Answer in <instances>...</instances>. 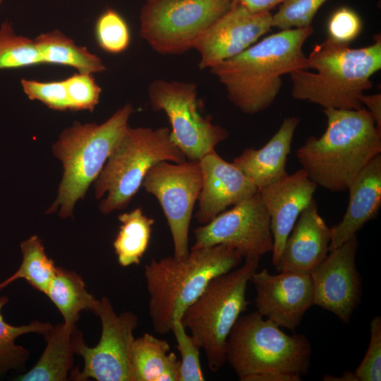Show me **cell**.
<instances>
[{"label":"cell","mask_w":381,"mask_h":381,"mask_svg":"<svg viewBox=\"0 0 381 381\" xmlns=\"http://www.w3.org/2000/svg\"><path fill=\"white\" fill-rule=\"evenodd\" d=\"M317 187L301 169L258 190L270 216L274 266L277 265L285 242L299 215L314 199Z\"/></svg>","instance_id":"obj_17"},{"label":"cell","mask_w":381,"mask_h":381,"mask_svg":"<svg viewBox=\"0 0 381 381\" xmlns=\"http://www.w3.org/2000/svg\"><path fill=\"white\" fill-rule=\"evenodd\" d=\"M298 123L296 116L284 119L278 131L263 147L258 150L246 148L234 159L232 163L258 190L288 175L286 161Z\"/></svg>","instance_id":"obj_21"},{"label":"cell","mask_w":381,"mask_h":381,"mask_svg":"<svg viewBox=\"0 0 381 381\" xmlns=\"http://www.w3.org/2000/svg\"><path fill=\"white\" fill-rule=\"evenodd\" d=\"M358 381L381 380V317L370 322V338L366 353L353 372Z\"/></svg>","instance_id":"obj_35"},{"label":"cell","mask_w":381,"mask_h":381,"mask_svg":"<svg viewBox=\"0 0 381 381\" xmlns=\"http://www.w3.org/2000/svg\"><path fill=\"white\" fill-rule=\"evenodd\" d=\"M311 346L303 334H287L257 311L240 316L227 340L226 362L241 381L277 371L303 376L309 370Z\"/></svg>","instance_id":"obj_8"},{"label":"cell","mask_w":381,"mask_h":381,"mask_svg":"<svg viewBox=\"0 0 381 381\" xmlns=\"http://www.w3.org/2000/svg\"><path fill=\"white\" fill-rule=\"evenodd\" d=\"M260 259L246 258L241 266L213 278L181 315L183 325L203 349L212 372L226 362L228 337L249 304L247 286Z\"/></svg>","instance_id":"obj_7"},{"label":"cell","mask_w":381,"mask_h":381,"mask_svg":"<svg viewBox=\"0 0 381 381\" xmlns=\"http://www.w3.org/2000/svg\"><path fill=\"white\" fill-rule=\"evenodd\" d=\"M23 254L21 265L17 271L7 278L10 283L24 279L36 290L46 294L54 278L57 267L48 258L44 246L37 236H32L20 244Z\"/></svg>","instance_id":"obj_28"},{"label":"cell","mask_w":381,"mask_h":381,"mask_svg":"<svg viewBox=\"0 0 381 381\" xmlns=\"http://www.w3.org/2000/svg\"><path fill=\"white\" fill-rule=\"evenodd\" d=\"M347 190L349 200L342 219L330 228L329 251L338 248L373 219L381 207V155L374 157L356 176Z\"/></svg>","instance_id":"obj_20"},{"label":"cell","mask_w":381,"mask_h":381,"mask_svg":"<svg viewBox=\"0 0 381 381\" xmlns=\"http://www.w3.org/2000/svg\"><path fill=\"white\" fill-rule=\"evenodd\" d=\"M255 286L257 312L280 327L294 331L313 306L310 274L295 272L270 274L256 270L250 277Z\"/></svg>","instance_id":"obj_16"},{"label":"cell","mask_w":381,"mask_h":381,"mask_svg":"<svg viewBox=\"0 0 381 381\" xmlns=\"http://www.w3.org/2000/svg\"><path fill=\"white\" fill-rule=\"evenodd\" d=\"M361 30L360 16L347 7L337 10L328 21V37L339 43L350 44L359 35Z\"/></svg>","instance_id":"obj_36"},{"label":"cell","mask_w":381,"mask_h":381,"mask_svg":"<svg viewBox=\"0 0 381 381\" xmlns=\"http://www.w3.org/2000/svg\"><path fill=\"white\" fill-rule=\"evenodd\" d=\"M118 219L121 226L113 245L119 263L122 267L139 265L147 248L155 219L139 207L119 215Z\"/></svg>","instance_id":"obj_26"},{"label":"cell","mask_w":381,"mask_h":381,"mask_svg":"<svg viewBox=\"0 0 381 381\" xmlns=\"http://www.w3.org/2000/svg\"><path fill=\"white\" fill-rule=\"evenodd\" d=\"M41 64L35 40L16 35L11 24L4 22L0 27V70Z\"/></svg>","instance_id":"obj_29"},{"label":"cell","mask_w":381,"mask_h":381,"mask_svg":"<svg viewBox=\"0 0 381 381\" xmlns=\"http://www.w3.org/2000/svg\"><path fill=\"white\" fill-rule=\"evenodd\" d=\"M323 380L326 381H358L353 372L345 371L341 377L325 375Z\"/></svg>","instance_id":"obj_40"},{"label":"cell","mask_w":381,"mask_h":381,"mask_svg":"<svg viewBox=\"0 0 381 381\" xmlns=\"http://www.w3.org/2000/svg\"><path fill=\"white\" fill-rule=\"evenodd\" d=\"M313 32L312 25L281 30L210 71L234 105L245 114L259 113L275 100L284 75L307 69L303 46Z\"/></svg>","instance_id":"obj_1"},{"label":"cell","mask_w":381,"mask_h":381,"mask_svg":"<svg viewBox=\"0 0 381 381\" xmlns=\"http://www.w3.org/2000/svg\"><path fill=\"white\" fill-rule=\"evenodd\" d=\"M8 284H9V283L7 281V279H5L4 281H3L2 282L0 283V290L4 289V287L8 286Z\"/></svg>","instance_id":"obj_41"},{"label":"cell","mask_w":381,"mask_h":381,"mask_svg":"<svg viewBox=\"0 0 381 381\" xmlns=\"http://www.w3.org/2000/svg\"><path fill=\"white\" fill-rule=\"evenodd\" d=\"M272 28L270 11L252 12L231 1L229 9L199 37L193 49L200 56V69L210 68L241 53Z\"/></svg>","instance_id":"obj_15"},{"label":"cell","mask_w":381,"mask_h":381,"mask_svg":"<svg viewBox=\"0 0 381 381\" xmlns=\"http://www.w3.org/2000/svg\"><path fill=\"white\" fill-rule=\"evenodd\" d=\"M130 364L132 381H179L180 361L166 340L150 333L135 339Z\"/></svg>","instance_id":"obj_23"},{"label":"cell","mask_w":381,"mask_h":381,"mask_svg":"<svg viewBox=\"0 0 381 381\" xmlns=\"http://www.w3.org/2000/svg\"><path fill=\"white\" fill-rule=\"evenodd\" d=\"M34 40L42 64L70 66L78 73L89 74L106 69L99 56L78 46L59 30L42 33Z\"/></svg>","instance_id":"obj_24"},{"label":"cell","mask_w":381,"mask_h":381,"mask_svg":"<svg viewBox=\"0 0 381 381\" xmlns=\"http://www.w3.org/2000/svg\"><path fill=\"white\" fill-rule=\"evenodd\" d=\"M202 184L199 160L160 162L149 169L143 181L142 185L158 200L164 211L172 237L173 256L177 259L189 254V226Z\"/></svg>","instance_id":"obj_11"},{"label":"cell","mask_w":381,"mask_h":381,"mask_svg":"<svg viewBox=\"0 0 381 381\" xmlns=\"http://www.w3.org/2000/svg\"><path fill=\"white\" fill-rule=\"evenodd\" d=\"M327 0H285L272 15V27L279 30L312 25L319 8Z\"/></svg>","instance_id":"obj_32"},{"label":"cell","mask_w":381,"mask_h":381,"mask_svg":"<svg viewBox=\"0 0 381 381\" xmlns=\"http://www.w3.org/2000/svg\"><path fill=\"white\" fill-rule=\"evenodd\" d=\"M43 336L45 349L35 365L19 375L20 381H64L73 369L74 356L84 341L76 325L59 323L52 326Z\"/></svg>","instance_id":"obj_22"},{"label":"cell","mask_w":381,"mask_h":381,"mask_svg":"<svg viewBox=\"0 0 381 381\" xmlns=\"http://www.w3.org/2000/svg\"><path fill=\"white\" fill-rule=\"evenodd\" d=\"M228 0L147 1L140 13V35L161 54H180L230 8Z\"/></svg>","instance_id":"obj_9"},{"label":"cell","mask_w":381,"mask_h":381,"mask_svg":"<svg viewBox=\"0 0 381 381\" xmlns=\"http://www.w3.org/2000/svg\"><path fill=\"white\" fill-rule=\"evenodd\" d=\"M22 88L30 99L38 100L49 108L65 111L69 109L64 80L41 82L35 80H21Z\"/></svg>","instance_id":"obj_34"},{"label":"cell","mask_w":381,"mask_h":381,"mask_svg":"<svg viewBox=\"0 0 381 381\" xmlns=\"http://www.w3.org/2000/svg\"><path fill=\"white\" fill-rule=\"evenodd\" d=\"M193 248L224 245L242 258H259L272 253L273 236L267 209L258 190L227 211L193 230Z\"/></svg>","instance_id":"obj_13"},{"label":"cell","mask_w":381,"mask_h":381,"mask_svg":"<svg viewBox=\"0 0 381 381\" xmlns=\"http://www.w3.org/2000/svg\"><path fill=\"white\" fill-rule=\"evenodd\" d=\"M358 238L355 235L330 250L310 274L313 286V305L334 313L349 323L362 295L360 274L356 269Z\"/></svg>","instance_id":"obj_14"},{"label":"cell","mask_w":381,"mask_h":381,"mask_svg":"<svg viewBox=\"0 0 381 381\" xmlns=\"http://www.w3.org/2000/svg\"><path fill=\"white\" fill-rule=\"evenodd\" d=\"M242 256L224 245L191 248L184 259H152L145 266L148 310L156 333L171 332L174 320L200 296L214 277L237 267Z\"/></svg>","instance_id":"obj_4"},{"label":"cell","mask_w":381,"mask_h":381,"mask_svg":"<svg viewBox=\"0 0 381 381\" xmlns=\"http://www.w3.org/2000/svg\"><path fill=\"white\" fill-rule=\"evenodd\" d=\"M307 69L291 73V95L324 109H359L370 90L371 76L381 68V38L365 47L352 48L329 37L307 56Z\"/></svg>","instance_id":"obj_3"},{"label":"cell","mask_w":381,"mask_h":381,"mask_svg":"<svg viewBox=\"0 0 381 381\" xmlns=\"http://www.w3.org/2000/svg\"><path fill=\"white\" fill-rule=\"evenodd\" d=\"M187 160L173 140L170 128L128 126L95 181L96 198L107 193L99 205L100 211L107 214L126 207L155 164Z\"/></svg>","instance_id":"obj_6"},{"label":"cell","mask_w":381,"mask_h":381,"mask_svg":"<svg viewBox=\"0 0 381 381\" xmlns=\"http://www.w3.org/2000/svg\"><path fill=\"white\" fill-rule=\"evenodd\" d=\"M94 313L101 320L100 339L94 347L84 341L80 345L77 355L83 357L84 367L82 370L73 369L71 380L132 381L130 358L138 325L137 315L131 311L117 315L107 297L98 300Z\"/></svg>","instance_id":"obj_12"},{"label":"cell","mask_w":381,"mask_h":381,"mask_svg":"<svg viewBox=\"0 0 381 381\" xmlns=\"http://www.w3.org/2000/svg\"><path fill=\"white\" fill-rule=\"evenodd\" d=\"M148 95L152 109L166 114L171 136L188 160H200L228 137L225 128L200 114L195 83L156 80Z\"/></svg>","instance_id":"obj_10"},{"label":"cell","mask_w":381,"mask_h":381,"mask_svg":"<svg viewBox=\"0 0 381 381\" xmlns=\"http://www.w3.org/2000/svg\"><path fill=\"white\" fill-rule=\"evenodd\" d=\"M133 111L127 104L101 124L75 122L60 134L53 145L54 155L64 167L62 180L55 202L47 210L66 218L75 202L83 198L101 172L114 147L128 127Z\"/></svg>","instance_id":"obj_5"},{"label":"cell","mask_w":381,"mask_h":381,"mask_svg":"<svg viewBox=\"0 0 381 381\" xmlns=\"http://www.w3.org/2000/svg\"><path fill=\"white\" fill-rule=\"evenodd\" d=\"M181 318L174 320L171 332L181 356L179 381H203L205 376L200 361V346L187 334Z\"/></svg>","instance_id":"obj_31"},{"label":"cell","mask_w":381,"mask_h":381,"mask_svg":"<svg viewBox=\"0 0 381 381\" xmlns=\"http://www.w3.org/2000/svg\"><path fill=\"white\" fill-rule=\"evenodd\" d=\"M331 235L313 199L301 213L288 236L276 270L310 274L326 258Z\"/></svg>","instance_id":"obj_19"},{"label":"cell","mask_w":381,"mask_h":381,"mask_svg":"<svg viewBox=\"0 0 381 381\" xmlns=\"http://www.w3.org/2000/svg\"><path fill=\"white\" fill-rule=\"evenodd\" d=\"M327 128L320 137H309L296 157L309 179L332 192L347 190L358 173L381 153V131L370 112L323 109Z\"/></svg>","instance_id":"obj_2"},{"label":"cell","mask_w":381,"mask_h":381,"mask_svg":"<svg viewBox=\"0 0 381 381\" xmlns=\"http://www.w3.org/2000/svg\"><path fill=\"white\" fill-rule=\"evenodd\" d=\"M229 1H236L252 12L270 11L279 4H281L285 0H228Z\"/></svg>","instance_id":"obj_38"},{"label":"cell","mask_w":381,"mask_h":381,"mask_svg":"<svg viewBox=\"0 0 381 381\" xmlns=\"http://www.w3.org/2000/svg\"><path fill=\"white\" fill-rule=\"evenodd\" d=\"M301 376L277 371H267L252 377L250 381H300Z\"/></svg>","instance_id":"obj_39"},{"label":"cell","mask_w":381,"mask_h":381,"mask_svg":"<svg viewBox=\"0 0 381 381\" xmlns=\"http://www.w3.org/2000/svg\"><path fill=\"white\" fill-rule=\"evenodd\" d=\"M147 1H153V0H147Z\"/></svg>","instance_id":"obj_42"},{"label":"cell","mask_w":381,"mask_h":381,"mask_svg":"<svg viewBox=\"0 0 381 381\" xmlns=\"http://www.w3.org/2000/svg\"><path fill=\"white\" fill-rule=\"evenodd\" d=\"M8 301V297H0V375L12 370L23 369L28 360L29 351L16 344L18 337L32 332L43 335L52 327L49 322L38 320L20 326L6 323L1 309Z\"/></svg>","instance_id":"obj_27"},{"label":"cell","mask_w":381,"mask_h":381,"mask_svg":"<svg viewBox=\"0 0 381 381\" xmlns=\"http://www.w3.org/2000/svg\"><path fill=\"white\" fill-rule=\"evenodd\" d=\"M361 102L372 115L377 128L381 131V94L363 95Z\"/></svg>","instance_id":"obj_37"},{"label":"cell","mask_w":381,"mask_h":381,"mask_svg":"<svg viewBox=\"0 0 381 381\" xmlns=\"http://www.w3.org/2000/svg\"><path fill=\"white\" fill-rule=\"evenodd\" d=\"M199 161L202 184L195 218L200 224L208 223L226 207L258 192L255 185L233 163L223 159L215 150Z\"/></svg>","instance_id":"obj_18"},{"label":"cell","mask_w":381,"mask_h":381,"mask_svg":"<svg viewBox=\"0 0 381 381\" xmlns=\"http://www.w3.org/2000/svg\"><path fill=\"white\" fill-rule=\"evenodd\" d=\"M95 35L99 47L112 54L124 52L131 42L128 23L112 8H107L99 15L95 23Z\"/></svg>","instance_id":"obj_30"},{"label":"cell","mask_w":381,"mask_h":381,"mask_svg":"<svg viewBox=\"0 0 381 381\" xmlns=\"http://www.w3.org/2000/svg\"><path fill=\"white\" fill-rule=\"evenodd\" d=\"M92 75L78 72L64 80L69 109L92 111L99 103L101 87Z\"/></svg>","instance_id":"obj_33"},{"label":"cell","mask_w":381,"mask_h":381,"mask_svg":"<svg viewBox=\"0 0 381 381\" xmlns=\"http://www.w3.org/2000/svg\"><path fill=\"white\" fill-rule=\"evenodd\" d=\"M1 0H0V3H1Z\"/></svg>","instance_id":"obj_43"},{"label":"cell","mask_w":381,"mask_h":381,"mask_svg":"<svg viewBox=\"0 0 381 381\" xmlns=\"http://www.w3.org/2000/svg\"><path fill=\"white\" fill-rule=\"evenodd\" d=\"M45 294L56 306L64 322L71 325H76L81 311L94 313L98 301L87 291L80 275L58 267Z\"/></svg>","instance_id":"obj_25"}]
</instances>
